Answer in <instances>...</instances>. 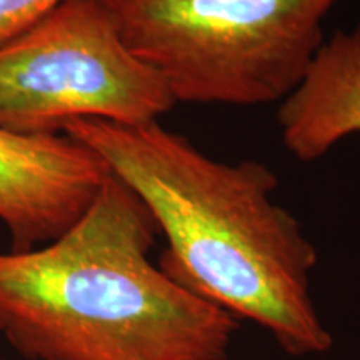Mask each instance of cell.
<instances>
[{
    "instance_id": "1",
    "label": "cell",
    "mask_w": 360,
    "mask_h": 360,
    "mask_svg": "<svg viewBox=\"0 0 360 360\" xmlns=\"http://www.w3.org/2000/svg\"><path fill=\"white\" fill-rule=\"evenodd\" d=\"M62 132L105 162L167 238L165 276L236 319H249L294 357L332 347L310 294L317 250L272 199L277 175L259 160L225 164L159 120H69Z\"/></svg>"
},
{
    "instance_id": "2",
    "label": "cell",
    "mask_w": 360,
    "mask_h": 360,
    "mask_svg": "<svg viewBox=\"0 0 360 360\" xmlns=\"http://www.w3.org/2000/svg\"><path fill=\"white\" fill-rule=\"evenodd\" d=\"M157 233L110 174L56 240L0 252V332L30 360H225L237 319L150 262Z\"/></svg>"
},
{
    "instance_id": "3",
    "label": "cell",
    "mask_w": 360,
    "mask_h": 360,
    "mask_svg": "<svg viewBox=\"0 0 360 360\" xmlns=\"http://www.w3.org/2000/svg\"><path fill=\"white\" fill-rule=\"evenodd\" d=\"M175 103L282 102L326 42L339 0H102Z\"/></svg>"
},
{
    "instance_id": "4",
    "label": "cell",
    "mask_w": 360,
    "mask_h": 360,
    "mask_svg": "<svg viewBox=\"0 0 360 360\" xmlns=\"http://www.w3.org/2000/svg\"><path fill=\"white\" fill-rule=\"evenodd\" d=\"M175 101L157 72L129 51L102 0H64L0 45V129L62 132L74 119L139 125Z\"/></svg>"
},
{
    "instance_id": "5",
    "label": "cell",
    "mask_w": 360,
    "mask_h": 360,
    "mask_svg": "<svg viewBox=\"0 0 360 360\" xmlns=\"http://www.w3.org/2000/svg\"><path fill=\"white\" fill-rule=\"evenodd\" d=\"M109 175L96 152L67 134L0 129V222L11 236V250L35 249L65 233Z\"/></svg>"
},
{
    "instance_id": "6",
    "label": "cell",
    "mask_w": 360,
    "mask_h": 360,
    "mask_svg": "<svg viewBox=\"0 0 360 360\" xmlns=\"http://www.w3.org/2000/svg\"><path fill=\"white\" fill-rule=\"evenodd\" d=\"M282 143L297 160H319L360 132V22L322 44L277 112Z\"/></svg>"
},
{
    "instance_id": "7",
    "label": "cell",
    "mask_w": 360,
    "mask_h": 360,
    "mask_svg": "<svg viewBox=\"0 0 360 360\" xmlns=\"http://www.w3.org/2000/svg\"><path fill=\"white\" fill-rule=\"evenodd\" d=\"M64 0H0V45L24 32Z\"/></svg>"
},
{
    "instance_id": "8",
    "label": "cell",
    "mask_w": 360,
    "mask_h": 360,
    "mask_svg": "<svg viewBox=\"0 0 360 360\" xmlns=\"http://www.w3.org/2000/svg\"><path fill=\"white\" fill-rule=\"evenodd\" d=\"M0 360H4V359H2V357H0Z\"/></svg>"
}]
</instances>
